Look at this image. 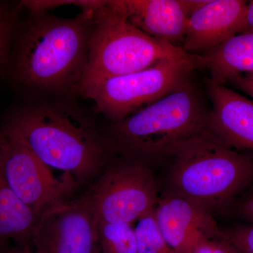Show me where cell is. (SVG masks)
<instances>
[{
    "label": "cell",
    "instance_id": "1",
    "mask_svg": "<svg viewBox=\"0 0 253 253\" xmlns=\"http://www.w3.org/2000/svg\"><path fill=\"white\" fill-rule=\"evenodd\" d=\"M4 128L76 185L99 176L114 150L106 132L72 99H34L15 111Z\"/></svg>",
    "mask_w": 253,
    "mask_h": 253
},
{
    "label": "cell",
    "instance_id": "2",
    "mask_svg": "<svg viewBox=\"0 0 253 253\" xmlns=\"http://www.w3.org/2000/svg\"><path fill=\"white\" fill-rule=\"evenodd\" d=\"M96 11H81L72 18L31 13L13 41L11 73L18 85L38 99L80 94Z\"/></svg>",
    "mask_w": 253,
    "mask_h": 253
},
{
    "label": "cell",
    "instance_id": "3",
    "mask_svg": "<svg viewBox=\"0 0 253 253\" xmlns=\"http://www.w3.org/2000/svg\"><path fill=\"white\" fill-rule=\"evenodd\" d=\"M169 156L171 194L210 211L253 183V157L222 144L209 131L177 145Z\"/></svg>",
    "mask_w": 253,
    "mask_h": 253
},
{
    "label": "cell",
    "instance_id": "4",
    "mask_svg": "<svg viewBox=\"0 0 253 253\" xmlns=\"http://www.w3.org/2000/svg\"><path fill=\"white\" fill-rule=\"evenodd\" d=\"M208 112L189 80L147 107L113 123L106 134L113 149L126 158L144 161L169 156L182 141L208 131Z\"/></svg>",
    "mask_w": 253,
    "mask_h": 253
},
{
    "label": "cell",
    "instance_id": "5",
    "mask_svg": "<svg viewBox=\"0 0 253 253\" xmlns=\"http://www.w3.org/2000/svg\"><path fill=\"white\" fill-rule=\"evenodd\" d=\"M186 55L131 24L123 0L106 1L93 16L84 80L119 77Z\"/></svg>",
    "mask_w": 253,
    "mask_h": 253
},
{
    "label": "cell",
    "instance_id": "6",
    "mask_svg": "<svg viewBox=\"0 0 253 253\" xmlns=\"http://www.w3.org/2000/svg\"><path fill=\"white\" fill-rule=\"evenodd\" d=\"M194 65L189 54L164 60L119 77L84 79L80 95L93 101L96 111L113 123L147 107L189 81Z\"/></svg>",
    "mask_w": 253,
    "mask_h": 253
},
{
    "label": "cell",
    "instance_id": "7",
    "mask_svg": "<svg viewBox=\"0 0 253 253\" xmlns=\"http://www.w3.org/2000/svg\"><path fill=\"white\" fill-rule=\"evenodd\" d=\"M84 197L96 222L131 224L154 212L157 183L144 161L109 163Z\"/></svg>",
    "mask_w": 253,
    "mask_h": 253
},
{
    "label": "cell",
    "instance_id": "8",
    "mask_svg": "<svg viewBox=\"0 0 253 253\" xmlns=\"http://www.w3.org/2000/svg\"><path fill=\"white\" fill-rule=\"evenodd\" d=\"M0 174L16 196L40 217L65 202L76 186L54 175L17 136L0 131Z\"/></svg>",
    "mask_w": 253,
    "mask_h": 253
},
{
    "label": "cell",
    "instance_id": "9",
    "mask_svg": "<svg viewBox=\"0 0 253 253\" xmlns=\"http://www.w3.org/2000/svg\"><path fill=\"white\" fill-rule=\"evenodd\" d=\"M32 250L34 253H101L97 223L85 197L66 201L42 214Z\"/></svg>",
    "mask_w": 253,
    "mask_h": 253
},
{
    "label": "cell",
    "instance_id": "10",
    "mask_svg": "<svg viewBox=\"0 0 253 253\" xmlns=\"http://www.w3.org/2000/svg\"><path fill=\"white\" fill-rule=\"evenodd\" d=\"M154 212L163 237L175 253H193L201 241L221 233L210 211L171 193L158 201Z\"/></svg>",
    "mask_w": 253,
    "mask_h": 253
},
{
    "label": "cell",
    "instance_id": "11",
    "mask_svg": "<svg viewBox=\"0 0 253 253\" xmlns=\"http://www.w3.org/2000/svg\"><path fill=\"white\" fill-rule=\"evenodd\" d=\"M248 4L243 0H206L189 15L182 46L184 52H207L238 34Z\"/></svg>",
    "mask_w": 253,
    "mask_h": 253
},
{
    "label": "cell",
    "instance_id": "12",
    "mask_svg": "<svg viewBox=\"0 0 253 253\" xmlns=\"http://www.w3.org/2000/svg\"><path fill=\"white\" fill-rule=\"evenodd\" d=\"M208 130L231 149L253 151V100L208 80Z\"/></svg>",
    "mask_w": 253,
    "mask_h": 253
},
{
    "label": "cell",
    "instance_id": "13",
    "mask_svg": "<svg viewBox=\"0 0 253 253\" xmlns=\"http://www.w3.org/2000/svg\"><path fill=\"white\" fill-rule=\"evenodd\" d=\"M123 2L131 24L155 39L182 49L189 15L205 1L123 0Z\"/></svg>",
    "mask_w": 253,
    "mask_h": 253
},
{
    "label": "cell",
    "instance_id": "14",
    "mask_svg": "<svg viewBox=\"0 0 253 253\" xmlns=\"http://www.w3.org/2000/svg\"><path fill=\"white\" fill-rule=\"evenodd\" d=\"M190 56L194 67L207 70L210 81L224 85L234 76L253 74V33H239L207 52Z\"/></svg>",
    "mask_w": 253,
    "mask_h": 253
},
{
    "label": "cell",
    "instance_id": "15",
    "mask_svg": "<svg viewBox=\"0 0 253 253\" xmlns=\"http://www.w3.org/2000/svg\"><path fill=\"white\" fill-rule=\"evenodd\" d=\"M40 217L10 189L0 174V245L32 248Z\"/></svg>",
    "mask_w": 253,
    "mask_h": 253
},
{
    "label": "cell",
    "instance_id": "16",
    "mask_svg": "<svg viewBox=\"0 0 253 253\" xmlns=\"http://www.w3.org/2000/svg\"><path fill=\"white\" fill-rule=\"evenodd\" d=\"M96 223L101 253H137L135 231L131 224Z\"/></svg>",
    "mask_w": 253,
    "mask_h": 253
},
{
    "label": "cell",
    "instance_id": "17",
    "mask_svg": "<svg viewBox=\"0 0 253 253\" xmlns=\"http://www.w3.org/2000/svg\"><path fill=\"white\" fill-rule=\"evenodd\" d=\"M154 212L141 218L134 228L137 253H175L163 237Z\"/></svg>",
    "mask_w": 253,
    "mask_h": 253
},
{
    "label": "cell",
    "instance_id": "18",
    "mask_svg": "<svg viewBox=\"0 0 253 253\" xmlns=\"http://www.w3.org/2000/svg\"><path fill=\"white\" fill-rule=\"evenodd\" d=\"M17 10L4 4L0 8V67L7 59L11 43L17 31Z\"/></svg>",
    "mask_w": 253,
    "mask_h": 253
},
{
    "label": "cell",
    "instance_id": "19",
    "mask_svg": "<svg viewBox=\"0 0 253 253\" xmlns=\"http://www.w3.org/2000/svg\"><path fill=\"white\" fill-rule=\"evenodd\" d=\"M106 2V0H25L20 2V6L31 11V13H47L49 10L56 9L65 5H74L81 8V11H96Z\"/></svg>",
    "mask_w": 253,
    "mask_h": 253
},
{
    "label": "cell",
    "instance_id": "20",
    "mask_svg": "<svg viewBox=\"0 0 253 253\" xmlns=\"http://www.w3.org/2000/svg\"><path fill=\"white\" fill-rule=\"evenodd\" d=\"M223 236L234 253H253V223L236 226Z\"/></svg>",
    "mask_w": 253,
    "mask_h": 253
},
{
    "label": "cell",
    "instance_id": "21",
    "mask_svg": "<svg viewBox=\"0 0 253 253\" xmlns=\"http://www.w3.org/2000/svg\"><path fill=\"white\" fill-rule=\"evenodd\" d=\"M193 253H234L223 233L201 241Z\"/></svg>",
    "mask_w": 253,
    "mask_h": 253
},
{
    "label": "cell",
    "instance_id": "22",
    "mask_svg": "<svg viewBox=\"0 0 253 253\" xmlns=\"http://www.w3.org/2000/svg\"><path fill=\"white\" fill-rule=\"evenodd\" d=\"M227 83L249 95L253 100V79L246 76H236L230 78Z\"/></svg>",
    "mask_w": 253,
    "mask_h": 253
},
{
    "label": "cell",
    "instance_id": "23",
    "mask_svg": "<svg viewBox=\"0 0 253 253\" xmlns=\"http://www.w3.org/2000/svg\"><path fill=\"white\" fill-rule=\"evenodd\" d=\"M241 217L250 223H253V191L250 193L239 206Z\"/></svg>",
    "mask_w": 253,
    "mask_h": 253
},
{
    "label": "cell",
    "instance_id": "24",
    "mask_svg": "<svg viewBox=\"0 0 253 253\" xmlns=\"http://www.w3.org/2000/svg\"><path fill=\"white\" fill-rule=\"evenodd\" d=\"M239 33H253V1L248 4L244 23Z\"/></svg>",
    "mask_w": 253,
    "mask_h": 253
},
{
    "label": "cell",
    "instance_id": "25",
    "mask_svg": "<svg viewBox=\"0 0 253 253\" xmlns=\"http://www.w3.org/2000/svg\"><path fill=\"white\" fill-rule=\"evenodd\" d=\"M3 253H34L32 248L27 246H17L15 244H8L5 246Z\"/></svg>",
    "mask_w": 253,
    "mask_h": 253
},
{
    "label": "cell",
    "instance_id": "26",
    "mask_svg": "<svg viewBox=\"0 0 253 253\" xmlns=\"http://www.w3.org/2000/svg\"><path fill=\"white\" fill-rule=\"evenodd\" d=\"M6 246H7V245H6ZM5 246H1V245H0V253H3Z\"/></svg>",
    "mask_w": 253,
    "mask_h": 253
},
{
    "label": "cell",
    "instance_id": "27",
    "mask_svg": "<svg viewBox=\"0 0 253 253\" xmlns=\"http://www.w3.org/2000/svg\"><path fill=\"white\" fill-rule=\"evenodd\" d=\"M248 76V77L252 78V79H253V74H251V75H249V76Z\"/></svg>",
    "mask_w": 253,
    "mask_h": 253
},
{
    "label": "cell",
    "instance_id": "28",
    "mask_svg": "<svg viewBox=\"0 0 253 253\" xmlns=\"http://www.w3.org/2000/svg\"><path fill=\"white\" fill-rule=\"evenodd\" d=\"M4 3L0 2V8L2 7V6H4Z\"/></svg>",
    "mask_w": 253,
    "mask_h": 253
}]
</instances>
